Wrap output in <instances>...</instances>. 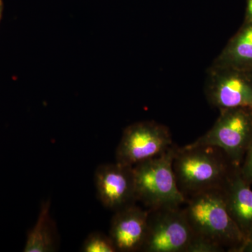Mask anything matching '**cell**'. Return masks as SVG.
Returning <instances> with one entry per match:
<instances>
[{"label":"cell","instance_id":"30bf717a","mask_svg":"<svg viewBox=\"0 0 252 252\" xmlns=\"http://www.w3.org/2000/svg\"><path fill=\"white\" fill-rule=\"evenodd\" d=\"M240 167L232 172L221 189L230 217L246 240L252 232V189L242 177Z\"/></svg>","mask_w":252,"mask_h":252},{"label":"cell","instance_id":"5b68a950","mask_svg":"<svg viewBox=\"0 0 252 252\" xmlns=\"http://www.w3.org/2000/svg\"><path fill=\"white\" fill-rule=\"evenodd\" d=\"M173 144L167 126L153 121L136 122L124 129L116 151V162L133 167L161 155Z\"/></svg>","mask_w":252,"mask_h":252},{"label":"cell","instance_id":"52a82bcc","mask_svg":"<svg viewBox=\"0 0 252 252\" xmlns=\"http://www.w3.org/2000/svg\"><path fill=\"white\" fill-rule=\"evenodd\" d=\"M207 102L215 108L252 109V70L211 65L205 85Z\"/></svg>","mask_w":252,"mask_h":252},{"label":"cell","instance_id":"7a4b0ae2","mask_svg":"<svg viewBox=\"0 0 252 252\" xmlns=\"http://www.w3.org/2000/svg\"><path fill=\"white\" fill-rule=\"evenodd\" d=\"M185 205L193 234L212 240L225 251L240 252L245 238L230 217L222 189L195 194L187 198Z\"/></svg>","mask_w":252,"mask_h":252},{"label":"cell","instance_id":"9c48e42d","mask_svg":"<svg viewBox=\"0 0 252 252\" xmlns=\"http://www.w3.org/2000/svg\"><path fill=\"white\" fill-rule=\"evenodd\" d=\"M149 212L134 204L114 212L109 235L117 252H142L148 229Z\"/></svg>","mask_w":252,"mask_h":252},{"label":"cell","instance_id":"2e32d148","mask_svg":"<svg viewBox=\"0 0 252 252\" xmlns=\"http://www.w3.org/2000/svg\"><path fill=\"white\" fill-rule=\"evenodd\" d=\"M240 252H252V232L245 240Z\"/></svg>","mask_w":252,"mask_h":252},{"label":"cell","instance_id":"6da1fadb","mask_svg":"<svg viewBox=\"0 0 252 252\" xmlns=\"http://www.w3.org/2000/svg\"><path fill=\"white\" fill-rule=\"evenodd\" d=\"M172 165L186 200L197 193L221 189L238 167L218 147L189 144L177 147Z\"/></svg>","mask_w":252,"mask_h":252},{"label":"cell","instance_id":"7c38bea8","mask_svg":"<svg viewBox=\"0 0 252 252\" xmlns=\"http://www.w3.org/2000/svg\"><path fill=\"white\" fill-rule=\"evenodd\" d=\"M50 208V200L41 204L35 225L28 232L23 252H53L57 250L59 234L56 222L51 216Z\"/></svg>","mask_w":252,"mask_h":252},{"label":"cell","instance_id":"8fae6325","mask_svg":"<svg viewBox=\"0 0 252 252\" xmlns=\"http://www.w3.org/2000/svg\"><path fill=\"white\" fill-rule=\"evenodd\" d=\"M212 65L252 70V22L244 21Z\"/></svg>","mask_w":252,"mask_h":252},{"label":"cell","instance_id":"3957f363","mask_svg":"<svg viewBox=\"0 0 252 252\" xmlns=\"http://www.w3.org/2000/svg\"><path fill=\"white\" fill-rule=\"evenodd\" d=\"M177 147L174 144L161 155L133 166L136 198L148 210L181 207L186 203L172 165Z\"/></svg>","mask_w":252,"mask_h":252},{"label":"cell","instance_id":"ac0fdd59","mask_svg":"<svg viewBox=\"0 0 252 252\" xmlns=\"http://www.w3.org/2000/svg\"><path fill=\"white\" fill-rule=\"evenodd\" d=\"M3 12H4V1L3 0H0V22L2 18Z\"/></svg>","mask_w":252,"mask_h":252},{"label":"cell","instance_id":"ba28073f","mask_svg":"<svg viewBox=\"0 0 252 252\" xmlns=\"http://www.w3.org/2000/svg\"><path fill=\"white\" fill-rule=\"evenodd\" d=\"M94 185L99 201L113 212L137 203L133 167L101 164L94 172Z\"/></svg>","mask_w":252,"mask_h":252},{"label":"cell","instance_id":"9a60e30c","mask_svg":"<svg viewBox=\"0 0 252 252\" xmlns=\"http://www.w3.org/2000/svg\"><path fill=\"white\" fill-rule=\"evenodd\" d=\"M240 171L243 180L252 186V142L245 154Z\"/></svg>","mask_w":252,"mask_h":252},{"label":"cell","instance_id":"8992f818","mask_svg":"<svg viewBox=\"0 0 252 252\" xmlns=\"http://www.w3.org/2000/svg\"><path fill=\"white\" fill-rule=\"evenodd\" d=\"M148 229L144 252H187L193 236L184 208L149 210Z\"/></svg>","mask_w":252,"mask_h":252},{"label":"cell","instance_id":"e0dca14e","mask_svg":"<svg viewBox=\"0 0 252 252\" xmlns=\"http://www.w3.org/2000/svg\"><path fill=\"white\" fill-rule=\"evenodd\" d=\"M245 21H250V22H252V0H248V1H247Z\"/></svg>","mask_w":252,"mask_h":252},{"label":"cell","instance_id":"5bb4252c","mask_svg":"<svg viewBox=\"0 0 252 252\" xmlns=\"http://www.w3.org/2000/svg\"><path fill=\"white\" fill-rule=\"evenodd\" d=\"M225 249L211 240L193 234L187 252H223Z\"/></svg>","mask_w":252,"mask_h":252},{"label":"cell","instance_id":"277c9868","mask_svg":"<svg viewBox=\"0 0 252 252\" xmlns=\"http://www.w3.org/2000/svg\"><path fill=\"white\" fill-rule=\"evenodd\" d=\"M220 112L211 128L189 144L218 147L235 166L240 167L252 142V109L233 107Z\"/></svg>","mask_w":252,"mask_h":252},{"label":"cell","instance_id":"4fadbf2b","mask_svg":"<svg viewBox=\"0 0 252 252\" xmlns=\"http://www.w3.org/2000/svg\"><path fill=\"white\" fill-rule=\"evenodd\" d=\"M84 252H117L109 235L101 232H93L88 235L81 248Z\"/></svg>","mask_w":252,"mask_h":252}]
</instances>
